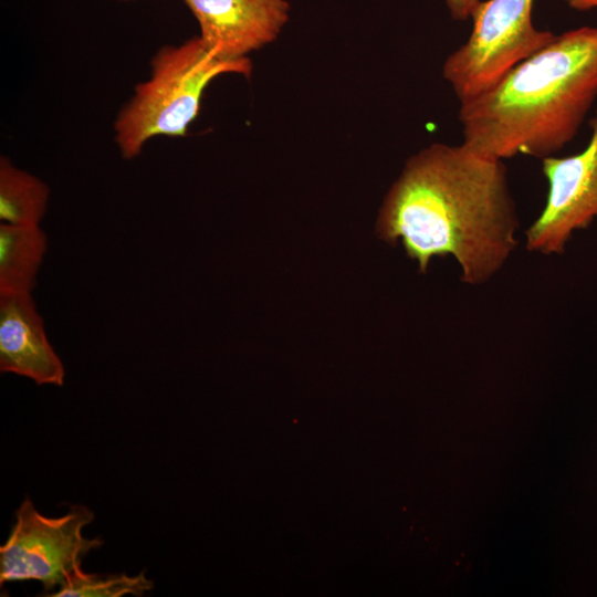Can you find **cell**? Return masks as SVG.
Listing matches in <instances>:
<instances>
[{
    "label": "cell",
    "mask_w": 597,
    "mask_h": 597,
    "mask_svg": "<svg viewBox=\"0 0 597 597\" xmlns=\"http://www.w3.org/2000/svg\"><path fill=\"white\" fill-rule=\"evenodd\" d=\"M519 217L504 160L465 144L432 143L410 156L389 188L377 235L398 241L419 271L452 256L461 281L481 285L496 275L517 247Z\"/></svg>",
    "instance_id": "1"
},
{
    "label": "cell",
    "mask_w": 597,
    "mask_h": 597,
    "mask_svg": "<svg viewBox=\"0 0 597 597\" xmlns=\"http://www.w3.org/2000/svg\"><path fill=\"white\" fill-rule=\"evenodd\" d=\"M596 100L597 27L572 29L459 102L462 143L493 159H544L576 137Z\"/></svg>",
    "instance_id": "2"
},
{
    "label": "cell",
    "mask_w": 597,
    "mask_h": 597,
    "mask_svg": "<svg viewBox=\"0 0 597 597\" xmlns=\"http://www.w3.org/2000/svg\"><path fill=\"white\" fill-rule=\"evenodd\" d=\"M150 66V76L136 85L114 123L116 145L128 160L154 137H185L207 86L226 74L249 77L253 67L249 57L220 55L199 35L159 49Z\"/></svg>",
    "instance_id": "3"
},
{
    "label": "cell",
    "mask_w": 597,
    "mask_h": 597,
    "mask_svg": "<svg viewBox=\"0 0 597 597\" xmlns=\"http://www.w3.org/2000/svg\"><path fill=\"white\" fill-rule=\"evenodd\" d=\"M534 0L480 1L464 43L442 64V77L459 102L478 96L555 36L533 23Z\"/></svg>",
    "instance_id": "4"
},
{
    "label": "cell",
    "mask_w": 597,
    "mask_h": 597,
    "mask_svg": "<svg viewBox=\"0 0 597 597\" xmlns=\"http://www.w3.org/2000/svg\"><path fill=\"white\" fill-rule=\"evenodd\" d=\"M94 513L85 505H71L60 517L41 514L25 498L14 514V524L0 547V584L38 580L44 591L60 587L78 567L83 557L103 545L98 537L86 538L83 528Z\"/></svg>",
    "instance_id": "5"
},
{
    "label": "cell",
    "mask_w": 597,
    "mask_h": 597,
    "mask_svg": "<svg viewBox=\"0 0 597 597\" xmlns=\"http://www.w3.org/2000/svg\"><path fill=\"white\" fill-rule=\"evenodd\" d=\"M589 125V140L582 151L542 159L548 191L541 213L525 230L531 252L563 254L574 233L597 219V111Z\"/></svg>",
    "instance_id": "6"
},
{
    "label": "cell",
    "mask_w": 597,
    "mask_h": 597,
    "mask_svg": "<svg viewBox=\"0 0 597 597\" xmlns=\"http://www.w3.org/2000/svg\"><path fill=\"white\" fill-rule=\"evenodd\" d=\"M199 36L228 59H244L273 42L290 18L286 0H184Z\"/></svg>",
    "instance_id": "7"
},
{
    "label": "cell",
    "mask_w": 597,
    "mask_h": 597,
    "mask_svg": "<svg viewBox=\"0 0 597 597\" xmlns=\"http://www.w3.org/2000/svg\"><path fill=\"white\" fill-rule=\"evenodd\" d=\"M0 370L62 386L65 369L50 344L31 293L0 294Z\"/></svg>",
    "instance_id": "8"
},
{
    "label": "cell",
    "mask_w": 597,
    "mask_h": 597,
    "mask_svg": "<svg viewBox=\"0 0 597 597\" xmlns=\"http://www.w3.org/2000/svg\"><path fill=\"white\" fill-rule=\"evenodd\" d=\"M48 251L40 226L0 224V294L31 293Z\"/></svg>",
    "instance_id": "9"
},
{
    "label": "cell",
    "mask_w": 597,
    "mask_h": 597,
    "mask_svg": "<svg viewBox=\"0 0 597 597\" xmlns=\"http://www.w3.org/2000/svg\"><path fill=\"white\" fill-rule=\"evenodd\" d=\"M50 199V188L36 176L0 157V221L40 226Z\"/></svg>",
    "instance_id": "10"
},
{
    "label": "cell",
    "mask_w": 597,
    "mask_h": 597,
    "mask_svg": "<svg viewBox=\"0 0 597 597\" xmlns=\"http://www.w3.org/2000/svg\"><path fill=\"white\" fill-rule=\"evenodd\" d=\"M154 588L151 579L142 572L126 574H88L76 568L50 597H122L143 596Z\"/></svg>",
    "instance_id": "11"
},
{
    "label": "cell",
    "mask_w": 597,
    "mask_h": 597,
    "mask_svg": "<svg viewBox=\"0 0 597 597\" xmlns=\"http://www.w3.org/2000/svg\"><path fill=\"white\" fill-rule=\"evenodd\" d=\"M451 18L463 22L471 19L472 13L481 0H444Z\"/></svg>",
    "instance_id": "12"
},
{
    "label": "cell",
    "mask_w": 597,
    "mask_h": 597,
    "mask_svg": "<svg viewBox=\"0 0 597 597\" xmlns=\"http://www.w3.org/2000/svg\"><path fill=\"white\" fill-rule=\"evenodd\" d=\"M569 8L577 11L597 10V0H562Z\"/></svg>",
    "instance_id": "13"
}]
</instances>
